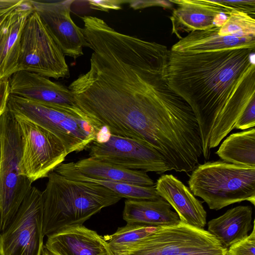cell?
<instances>
[{
	"instance_id": "44dd1931",
	"label": "cell",
	"mask_w": 255,
	"mask_h": 255,
	"mask_svg": "<svg viewBox=\"0 0 255 255\" xmlns=\"http://www.w3.org/2000/svg\"><path fill=\"white\" fill-rule=\"evenodd\" d=\"M74 162L61 163L55 172L69 179L99 184L111 190L120 197L130 200H157L162 198L158 194L155 185L141 186L132 184L95 179L83 175L75 167Z\"/></svg>"
},
{
	"instance_id": "4dcf8cb0",
	"label": "cell",
	"mask_w": 255,
	"mask_h": 255,
	"mask_svg": "<svg viewBox=\"0 0 255 255\" xmlns=\"http://www.w3.org/2000/svg\"><path fill=\"white\" fill-rule=\"evenodd\" d=\"M16 8L0 11V25L6 20L10 13Z\"/></svg>"
},
{
	"instance_id": "52a82bcc",
	"label": "cell",
	"mask_w": 255,
	"mask_h": 255,
	"mask_svg": "<svg viewBox=\"0 0 255 255\" xmlns=\"http://www.w3.org/2000/svg\"><path fill=\"white\" fill-rule=\"evenodd\" d=\"M65 56L46 25L34 10L27 17L21 33L18 71L56 80L68 78L70 71Z\"/></svg>"
},
{
	"instance_id": "d4e9b609",
	"label": "cell",
	"mask_w": 255,
	"mask_h": 255,
	"mask_svg": "<svg viewBox=\"0 0 255 255\" xmlns=\"http://www.w3.org/2000/svg\"><path fill=\"white\" fill-rule=\"evenodd\" d=\"M217 1L226 8L230 14L233 11L240 12L254 17L255 0H219Z\"/></svg>"
},
{
	"instance_id": "4fadbf2b",
	"label": "cell",
	"mask_w": 255,
	"mask_h": 255,
	"mask_svg": "<svg viewBox=\"0 0 255 255\" xmlns=\"http://www.w3.org/2000/svg\"><path fill=\"white\" fill-rule=\"evenodd\" d=\"M177 5L170 17L172 33L180 39L181 33L221 27L228 14L225 7L217 0H171Z\"/></svg>"
},
{
	"instance_id": "7a4b0ae2",
	"label": "cell",
	"mask_w": 255,
	"mask_h": 255,
	"mask_svg": "<svg viewBox=\"0 0 255 255\" xmlns=\"http://www.w3.org/2000/svg\"><path fill=\"white\" fill-rule=\"evenodd\" d=\"M41 192L43 232L48 236L83 224L122 198L99 184L69 179L52 171Z\"/></svg>"
},
{
	"instance_id": "7402d4cb",
	"label": "cell",
	"mask_w": 255,
	"mask_h": 255,
	"mask_svg": "<svg viewBox=\"0 0 255 255\" xmlns=\"http://www.w3.org/2000/svg\"><path fill=\"white\" fill-rule=\"evenodd\" d=\"M216 153L224 162L255 167V128L230 134Z\"/></svg>"
},
{
	"instance_id": "30bf717a",
	"label": "cell",
	"mask_w": 255,
	"mask_h": 255,
	"mask_svg": "<svg viewBox=\"0 0 255 255\" xmlns=\"http://www.w3.org/2000/svg\"><path fill=\"white\" fill-rule=\"evenodd\" d=\"M90 157L131 170L155 172L172 170L162 155L149 144L109 133L88 147Z\"/></svg>"
},
{
	"instance_id": "6da1fadb",
	"label": "cell",
	"mask_w": 255,
	"mask_h": 255,
	"mask_svg": "<svg viewBox=\"0 0 255 255\" xmlns=\"http://www.w3.org/2000/svg\"><path fill=\"white\" fill-rule=\"evenodd\" d=\"M255 49L190 53L169 51V87L196 118L203 156L235 128L240 116L255 105Z\"/></svg>"
},
{
	"instance_id": "9a60e30c",
	"label": "cell",
	"mask_w": 255,
	"mask_h": 255,
	"mask_svg": "<svg viewBox=\"0 0 255 255\" xmlns=\"http://www.w3.org/2000/svg\"><path fill=\"white\" fill-rule=\"evenodd\" d=\"M155 188L159 195L175 210L181 222L204 229L207 213L202 202L195 197L189 188L172 174L161 175L155 183Z\"/></svg>"
},
{
	"instance_id": "1f68e13d",
	"label": "cell",
	"mask_w": 255,
	"mask_h": 255,
	"mask_svg": "<svg viewBox=\"0 0 255 255\" xmlns=\"http://www.w3.org/2000/svg\"><path fill=\"white\" fill-rule=\"evenodd\" d=\"M41 255H52L44 247L42 252Z\"/></svg>"
},
{
	"instance_id": "4316f807",
	"label": "cell",
	"mask_w": 255,
	"mask_h": 255,
	"mask_svg": "<svg viewBox=\"0 0 255 255\" xmlns=\"http://www.w3.org/2000/svg\"><path fill=\"white\" fill-rule=\"evenodd\" d=\"M87 2L91 8L108 12L112 9H121V4L127 2L128 0H88Z\"/></svg>"
},
{
	"instance_id": "83f0119b",
	"label": "cell",
	"mask_w": 255,
	"mask_h": 255,
	"mask_svg": "<svg viewBox=\"0 0 255 255\" xmlns=\"http://www.w3.org/2000/svg\"><path fill=\"white\" fill-rule=\"evenodd\" d=\"M129 6L134 9L144 8L153 6H160L165 8H170L172 3L165 0H128Z\"/></svg>"
},
{
	"instance_id": "ba28073f",
	"label": "cell",
	"mask_w": 255,
	"mask_h": 255,
	"mask_svg": "<svg viewBox=\"0 0 255 255\" xmlns=\"http://www.w3.org/2000/svg\"><path fill=\"white\" fill-rule=\"evenodd\" d=\"M14 117L21 137L22 174L32 183L47 177L68 155L65 146L45 128L24 118Z\"/></svg>"
},
{
	"instance_id": "3957f363",
	"label": "cell",
	"mask_w": 255,
	"mask_h": 255,
	"mask_svg": "<svg viewBox=\"0 0 255 255\" xmlns=\"http://www.w3.org/2000/svg\"><path fill=\"white\" fill-rule=\"evenodd\" d=\"M188 185L193 195L212 210L244 201L255 205V167L221 160L207 162L192 171Z\"/></svg>"
},
{
	"instance_id": "5b68a950",
	"label": "cell",
	"mask_w": 255,
	"mask_h": 255,
	"mask_svg": "<svg viewBox=\"0 0 255 255\" xmlns=\"http://www.w3.org/2000/svg\"><path fill=\"white\" fill-rule=\"evenodd\" d=\"M7 108L14 116L27 119L55 135L68 154L88 147L98 136V131L82 113H73L10 94Z\"/></svg>"
},
{
	"instance_id": "277c9868",
	"label": "cell",
	"mask_w": 255,
	"mask_h": 255,
	"mask_svg": "<svg viewBox=\"0 0 255 255\" xmlns=\"http://www.w3.org/2000/svg\"><path fill=\"white\" fill-rule=\"evenodd\" d=\"M21 153L19 128L6 107L0 117V233L12 221L32 187L21 173Z\"/></svg>"
},
{
	"instance_id": "2e32d148",
	"label": "cell",
	"mask_w": 255,
	"mask_h": 255,
	"mask_svg": "<svg viewBox=\"0 0 255 255\" xmlns=\"http://www.w3.org/2000/svg\"><path fill=\"white\" fill-rule=\"evenodd\" d=\"M34 10L30 0H23L3 23L0 32V80L8 79L18 71L21 33Z\"/></svg>"
},
{
	"instance_id": "8992f818",
	"label": "cell",
	"mask_w": 255,
	"mask_h": 255,
	"mask_svg": "<svg viewBox=\"0 0 255 255\" xmlns=\"http://www.w3.org/2000/svg\"><path fill=\"white\" fill-rule=\"evenodd\" d=\"M227 250L208 231L180 221L160 227L120 255H227Z\"/></svg>"
},
{
	"instance_id": "f546056e",
	"label": "cell",
	"mask_w": 255,
	"mask_h": 255,
	"mask_svg": "<svg viewBox=\"0 0 255 255\" xmlns=\"http://www.w3.org/2000/svg\"><path fill=\"white\" fill-rule=\"evenodd\" d=\"M23 0H0V11L15 8L22 2Z\"/></svg>"
},
{
	"instance_id": "484cf974",
	"label": "cell",
	"mask_w": 255,
	"mask_h": 255,
	"mask_svg": "<svg viewBox=\"0 0 255 255\" xmlns=\"http://www.w3.org/2000/svg\"><path fill=\"white\" fill-rule=\"evenodd\" d=\"M255 126V105L247 107L237 120L235 128L239 129H247L254 128Z\"/></svg>"
},
{
	"instance_id": "e0dca14e",
	"label": "cell",
	"mask_w": 255,
	"mask_h": 255,
	"mask_svg": "<svg viewBox=\"0 0 255 255\" xmlns=\"http://www.w3.org/2000/svg\"><path fill=\"white\" fill-rule=\"evenodd\" d=\"M220 28L192 31L175 43L170 51L199 53L238 48L255 49V37L221 36L218 34Z\"/></svg>"
},
{
	"instance_id": "603a6c76",
	"label": "cell",
	"mask_w": 255,
	"mask_h": 255,
	"mask_svg": "<svg viewBox=\"0 0 255 255\" xmlns=\"http://www.w3.org/2000/svg\"><path fill=\"white\" fill-rule=\"evenodd\" d=\"M218 34L238 38L255 37V19L246 13L233 11L220 28Z\"/></svg>"
},
{
	"instance_id": "d6a6232c",
	"label": "cell",
	"mask_w": 255,
	"mask_h": 255,
	"mask_svg": "<svg viewBox=\"0 0 255 255\" xmlns=\"http://www.w3.org/2000/svg\"><path fill=\"white\" fill-rule=\"evenodd\" d=\"M4 21L2 24H1L0 25V31H1V29H2V27H3V23H4Z\"/></svg>"
},
{
	"instance_id": "cb8c5ba5",
	"label": "cell",
	"mask_w": 255,
	"mask_h": 255,
	"mask_svg": "<svg viewBox=\"0 0 255 255\" xmlns=\"http://www.w3.org/2000/svg\"><path fill=\"white\" fill-rule=\"evenodd\" d=\"M227 255H255V221L251 233L244 240L229 247Z\"/></svg>"
},
{
	"instance_id": "ac0fdd59",
	"label": "cell",
	"mask_w": 255,
	"mask_h": 255,
	"mask_svg": "<svg viewBox=\"0 0 255 255\" xmlns=\"http://www.w3.org/2000/svg\"><path fill=\"white\" fill-rule=\"evenodd\" d=\"M253 209L250 206H238L208 223V231L222 246L228 249L249 236L253 228Z\"/></svg>"
},
{
	"instance_id": "5bb4252c",
	"label": "cell",
	"mask_w": 255,
	"mask_h": 255,
	"mask_svg": "<svg viewBox=\"0 0 255 255\" xmlns=\"http://www.w3.org/2000/svg\"><path fill=\"white\" fill-rule=\"evenodd\" d=\"M47 237L44 247L52 255H114L103 237L83 225Z\"/></svg>"
},
{
	"instance_id": "f1b7e54d",
	"label": "cell",
	"mask_w": 255,
	"mask_h": 255,
	"mask_svg": "<svg viewBox=\"0 0 255 255\" xmlns=\"http://www.w3.org/2000/svg\"><path fill=\"white\" fill-rule=\"evenodd\" d=\"M9 95L8 79L0 80V117L7 107Z\"/></svg>"
},
{
	"instance_id": "9c48e42d",
	"label": "cell",
	"mask_w": 255,
	"mask_h": 255,
	"mask_svg": "<svg viewBox=\"0 0 255 255\" xmlns=\"http://www.w3.org/2000/svg\"><path fill=\"white\" fill-rule=\"evenodd\" d=\"M41 191L32 186L12 221L0 233V255H41Z\"/></svg>"
},
{
	"instance_id": "8fae6325",
	"label": "cell",
	"mask_w": 255,
	"mask_h": 255,
	"mask_svg": "<svg viewBox=\"0 0 255 255\" xmlns=\"http://www.w3.org/2000/svg\"><path fill=\"white\" fill-rule=\"evenodd\" d=\"M30 1L65 56L76 59L83 55V48L89 47V44L82 28L77 26L71 17V7L74 1Z\"/></svg>"
},
{
	"instance_id": "7c38bea8",
	"label": "cell",
	"mask_w": 255,
	"mask_h": 255,
	"mask_svg": "<svg viewBox=\"0 0 255 255\" xmlns=\"http://www.w3.org/2000/svg\"><path fill=\"white\" fill-rule=\"evenodd\" d=\"M10 94L76 112L73 95L68 88L37 73L18 71L8 79Z\"/></svg>"
},
{
	"instance_id": "ffe728a7",
	"label": "cell",
	"mask_w": 255,
	"mask_h": 255,
	"mask_svg": "<svg viewBox=\"0 0 255 255\" xmlns=\"http://www.w3.org/2000/svg\"><path fill=\"white\" fill-rule=\"evenodd\" d=\"M74 164L80 173L89 178L125 182L141 186L155 185L145 171L123 168L94 158L90 157L84 158Z\"/></svg>"
},
{
	"instance_id": "d6986e66",
	"label": "cell",
	"mask_w": 255,
	"mask_h": 255,
	"mask_svg": "<svg viewBox=\"0 0 255 255\" xmlns=\"http://www.w3.org/2000/svg\"><path fill=\"white\" fill-rule=\"evenodd\" d=\"M163 198L157 200H130L125 201L123 219L128 224L156 227L175 225L180 222L178 214Z\"/></svg>"
}]
</instances>
